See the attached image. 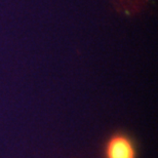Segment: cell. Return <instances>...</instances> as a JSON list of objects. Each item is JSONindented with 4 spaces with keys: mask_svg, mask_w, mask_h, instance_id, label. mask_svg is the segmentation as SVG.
<instances>
[{
    "mask_svg": "<svg viewBox=\"0 0 158 158\" xmlns=\"http://www.w3.org/2000/svg\"><path fill=\"white\" fill-rule=\"evenodd\" d=\"M137 142L125 131H115L107 138L103 147V158H138Z\"/></svg>",
    "mask_w": 158,
    "mask_h": 158,
    "instance_id": "6da1fadb",
    "label": "cell"
}]
</instances>
